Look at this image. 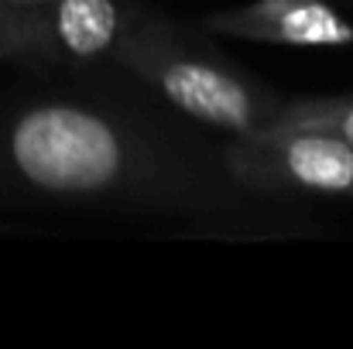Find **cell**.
<instances>
[{
  "label": "cell",
  "instance_id": "6da1fadb",
  "mask_svg": "<svg viewBox=\"0 0 353 349\" xmlns=\"http://www.w3.org/2000/svg\"><path fill=\"white\" fill-rule=\"evenodd\" d=\"M137 89L83 83L0 100V209L230 223L274 206L240 189L206 127Z\"/></svg>",
  "mask_w": 353,
  "mask_h": 349
},
{
  "label": "cell",
  "instance_id": "7a4b0ae2",
  "mask_svg": "<svg viewBox=\"0 0 353 349\" xmlns=\"http://www.w3.org/2000/svg\"><path fill=\"white\" fill-rule=\"evenodd\" d=\"M161 103L216 134H250L271 123L285 96L203 45L179 21L130 3L127 24L107 59Z\"/></svg>",
  "mask_w": 353,
  "mask_h": 349
},
{
  "label": "cell",
  "instance_id": "3957f363",
  "mask_svg": "<svg viewBox=\"0 0 353 349\" xmlns=\"http://www.w3.org/2000/svg\"><path fill=\"white\" fill-rule=\"evenodd\" d=\"M223 168L240 189L264 202L295 195L353 199V144L281 123L227 137Z\"/></svg>",
  "mask_w": 353,
  "mask_h": 349
},
{
  "label": "cell",
  "instance_id": "277c9868",
  "mask_svg": "<svg viewBox=\"0 0 353 349\" xmlns=\"http://www.w3.org/2000/svg\"><path fill=\"white\" fill-rule=\"evenodd\" d=\"M199 31L278 48H353V17L333 0H247L203 14Z\"/></svg>",
  "mask_w": 353,
  "mask_h": 349
},
{
  "label": "cell",
  "instance_id": "5b68a950",
  "mask_svg": "<svg viewBox=\"0 0 353 349\" xmlns=\"http://www.w3.org/2000/svg\"><path fill=\"white\" fill-rule=\"evenodd\" d=\"M130 3L123 0H52L45 3L48 38L59 65L90 69L110 59Z\"/></svg>",
  "mask_w": 353,
  "mask_h": 349
},
{
  "label": "cell",
  "instance_id": "8992f818",
  "mask_svg": "<svg viewBox=\"0 0 353 349\" xmlns=\"http://www.w3.org/2000/svg\"><path fill=\"white\" fill-rule=\"evenodd\" d=\"M0 62H14L24 69H55L45 7L0 0Z\"/></svg>",
  "mask_w": 353,
  "mask_h": 349
},
{
  "label": "cell",
  "instance_id": "52a82bcc",
  "mask_svg": "<svg viewBox=\"0 0 353 349\" xmlns=\"http://www.w3.org/2000/svg\"><path fill=\"white\" fill-rule=\"evenodd\" d=\"M271 123L319 130L353 144V93L350 96H309V100H285Z\"/></svg>",
  "mask_w": 353,
  "mask_h": 349
},
{
  "label": "cell",
  "instance_id": "ba28073f",
  "mask_svg": "<svg viewBox=\"0 0 353 349\" xmlns=\"http://www.w3.org/2000/svg\"><path fill=\"white\" fill-rule=\"evenodd\" d=\"M0 233H28V226H21V223H7V220H0Z\"/></svg>",
  "mask_w": 353,
  "mask_h": 349
},
{
  "label": "cell",
  "instance_id": "9c48e42d",
  "mask_svg": "<svg viewBox=\"0 0 353 349\" xmlns=\"http://www.w3.org/2000/svg\"><path fill=\"white\" fill-rule=\"evenodd\" d=\"M7 3H21V7H45L52 0H7Z\"/></svg>",
  "mask_w": 353,
  "mask_h": 349
}]
</instances>
